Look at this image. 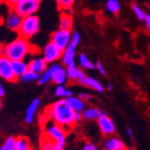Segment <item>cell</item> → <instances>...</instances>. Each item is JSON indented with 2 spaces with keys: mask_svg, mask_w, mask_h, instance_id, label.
Instances as JSON below:
<instances>
[{
  "mask_svg": "<svg viewBox=\"0 0 150 150\" xmlns=\"http://www.w3.org/2000/svg\"><path fill=\"white\" fill-rule=\"evenodd\" d=\"M76 112L67 99H60L47 108V116L50 120L69 131L76 124Z\"/></svg>",
  "mask_w": 150,
  "mask_h": 150,
  "instance_id": "cell-1",
  "label": "cell"
},
{
  "mask_svg": "<svg viewBox=\"0 0 150 150\" xmlns=\"http://www.w3.org/2000/svg\"><path fill=\"white\" fill-rule=\"evenodd\" d=\"M32 45L28 40L19 36L13 42L6 45L5 56L10 60H23V59L32 51Z\"/></svg>",
  "mask_w": 150,
  "mask_h": 150,
  "instance_id": "cell-2",
  "label": "cell"
},
{
  "mask_svg": "<svg viewBox=\"0 0 150 150\" xmlns=\"http://www.w3.org/2000/svg\"><path fill=\"white\" fill-rule=\"evenodd\" d=\"M40 31V20L39 17L35 15L23 17L22 25L18 32L19 36H22L25 39H30L34 36Z\"/></svg>",
  "mask_w": 150,
  "mask_h": 150,
  "instance_id": "cell-3",
  "label": "cell"
},
{
  "mask_svg": "<svg viewBox=\"0 0 150 150\" xmlns=\"http://www.w3.org/2000/svg\"><path fill=\"white\" fill-rule=\"evenodd\" d=\"M44 133L46 135H48L50 138L55 140L57 142V144L65 145L66 131L61 126L55 123L53 120L49 119V120L46 121Z\"/></svg>",
  "mask_w": 150,
  "mask_h": 150,
  "instance_id": "cell-4",
  "label": "cell"
},
{
  "mask_svg": "<svg viewBox=\"0 0 150 150\" xmlns=\"http://www.w3.org/2000/svg\"><path fill=\"white\" fill-rule=\"evenodd\" d=\"M39 6L40 3L35 0H21L13 9L21 16L27 17L29 16H33L38 11Z\"/></svg>",
  "mask_w": 150,
  "mask_h": 150,
  "instance_id": "cell-5",
  "label": "cell"
},
{
  "mask_svg": "<svg viewBox=\"0 0 150 150\" xmlns=\"http://www.w3.org/2000/svg\"><path fill=\"white\" fill-rule=\"evenodd\" d=\"M0 76L8 82H16L18 79L13 69L12 60L6 56H1L0 58Z\"/></svg>",
  "mask_w": 150,
  "mask_h": 150,
  "instance_id": "cell-6",
  "label": "cell"
},
{
  "mask_svg": "<svg viewBox=\"0 0 150 150\" xmlns=\"http://www.w3.org/2000/svg\"><path fill=\"white\" fill-rule=\"evenodd\" d=\"M71 36H72V33H70V31L59 29L51 34L50 42H52L54 44H56L59 48L64 50L70 44Z\"/></svg>",
  "mask_w": 150,
  "mask_h": 150,
  "instance_id": "cell-7",
  "label": "cell"
},
{
  "mask_svg": "<svg viewBox=\"0 0 150 150\" xmlns=\"http://www.w3.org/2000/svg\"><path fill=\"white\" fill-rule=\"evenodd\" d=\"M63 50L52 42L46 44L42 50V57L48 63H53L61 59Z\"/></svg>",
  "mask_w": 150,
  "mask_h": 150,
  "instance_id": "cell-8",
  "label": "cell"
},
{
  "mask_svg": "<svg viewBox=\"0 0 150 150\" xmlns=\"http://www.w3.org/2000/svg\"><path fill=\"white\" fill-rule=\"evenodd\" d=\"M77 83L84 86H88L90 88H93L96 90L97 92H103V86L99 81H97L95 78L87 76L83 70L78 69V74H77Z\"/></svg>",
  "mask_w": 150,
  "mask_h": 150,
  "instance_id": "cell-9",
  "label": "cell"
},
{
  "mask_svg": "<svg viewBox=\"0 0 150 150\" xmlns=\"http://www.w3.org/2000/svg\"><path fill=\"white\" fill-rule=\"evenodd\" d=\"M23 20V16H21L13 9H11V11L8 13V15L5 20V25L8 30L18 33L22 25Z\"/></svg>",
  "mask_w": 150,
  "mask_h": 150,
  "instance_id": "cell-10",
  "label": "cell"
},
{
  "mask_svg": "<svg viewBox=\"0 0 150 150\" xmlns=\"http://www.w3.org/2000/svg\"><path fill=\"white\" fill-rule=\"evenodd\" d=\"M100 130L104 136H111L115 133V125L111 118H109L106 114L103 115L97 120Z\"/></svg>",
  "mask_w": 150,
  "mask_h": 150,
  "instance_id": "cell-11",
  "label": "cell"
},
{
  "mask_svg": "<svg viewBox=\"0 0 150 150\" xmlns=\"http://www.w3.org/2000/svg\"><path fill=\"white\" fill-rule=\"evenodd\" d=\"M29 70L42 75L48 69V62L42 58L33 59L28 62Z\"/></svg>",
  "mask_w": 150,
  "mask_h": 150,
  "instance_id": "cell-12",
  "label": "cell"
},
{
  "mask_svg": "<svg viewBox=\"0 0 150 150\" xmlns=\"http://www.w3.org/2000/svg\"><path fill=\"white\" fill-rule=\"evenodd\" d=\"M67 70L61 66V64L59 63L58 67H56L53 74H52L51 81L53 82V83H55L58 86H59V85H63L67 81Z\"/></svg>",
  "mask_w": 150,
  "mask_h": 150,
  "instance_id": "cell-13",
  "label": "cell"
},
{
  "mask_svg": "<svg viewBox=\"0 0 150 150\" xmlns=\"http://www.w3.org/2000/svg\"><path fill=\"white\" fill-rule=\"evenodd\" d=\"M104 150H127L124 143L117 138H109L103 143Z\"/></svg>",
  "mask_w": 150,
  "mask_h": 150,
  "instance_id": "cell-14",
  "label": "cell"
},
{
  "mask_svg": "<svg viewBox=\"0 0 150 150\" xmlns=\"http://www.w3.org/2000/svg\"><path fill=\"white\" fill-rule=\"evenodd\" d=\"M75 56H76V46L70 43L63 50V54L60 59L64 65L69 66L71 63L75 62Z\"/></svg>",
  "mask_w": 150,
  "mask_h": 150,
  "instance_id": "cell-15",
  "label": "cell"
},
{
  "mask_svg": "<svg viewBox=\"0 0 150 150\" xmlns=\"http://www.w3.org/2000/svg\"><path fill=\"white\" fill-rule=\"evenodd\" d=\"M104 114L105 113L102 110L94 108V107L85 109V110L82 112V116L86 120H98L100 117H102Z\"/></svg>",
  "mask_w": 150,
  "mask_h": 150,
  "instance_id": "cell-16",
  "label": "cell"
},
{
  "mask_svg": "<svg viewBox=\"0 0 150 150\" xmlns=\"http://www.w3.org/2000/svg\"><path fill=\"white\" fill-rule=\"evenodd\" d=\"M13 69L18 78H21L27 71L29 70L28 63H25L23 60H13L12 61Z\"/></svg>",
  "mask_w": 150,
  "mask_h": 150,
  "instance_id": "cell-17",
  "label": "cell"
},
{
  "mask_svg": "<svg viewBox=\"0 0 150 150\" xmlns=\"http://www.w3.org/2000/svg\"><path fill=\"white\" fill-rule=\"evenodd\" d=\"M39 105H40V100L34 99L31 103L29 107L27 108L26 112H25V122L26 123H32L33 122V118H34V114L37 111Z\"/></svg>",
  "mask_w": 150,
  "mask_h": 150,
  "instance_id": "cell-18",
  "label": "cell"
},
{
  "mask_svg": "<svg viewBox=\"0 0 150 150\" xmlns=\"http://www.w3.org/2000/svg\"><path fill=\"white\" fill-rule=\"evenodd\" d=\"M57 142L45 133L40 138V150H56Z\"/></svg>",
  "mask_w": 150,
  "mask_h": 150,
  "instance_id": "cell-19",
  "label": "cell"
},
{
  "mask_svg": "<svg viewBox=\"0 0 150 150\" xmlns=\"http://www.w3.org/2000/svg\"><path fill=\"white\" fill-rule=\"evenodd\" d=\"M67 101L69 103L71 107L75 110L76 112H81L85 110L86 108V103L83 100H81L79 97H74V96H69L66 98Z\"/></svg>",
  "mask_w": 150,
  "mask_h": 150,
  "instance_id": "cell-20",
  "label": "cell"
},
{
  "mask_svg": "<svg viewBox=\"0 0 150 150\" xmlns=\"http://www.w3.org/2000/svg\"><path fill=\"white\" fill-rule=\"evenodd\" d=\"M72 26H73L72 16L67 13H62L59 19V29L71 31Z\"/></svg>",
  "mask_w": 150,
  "mask_h": 150,
  "instance_id": "cell-21",
  "label": "cell"
},
{
  "mask_svg": "<svg viewBox=\"0 0 150 150\" xmlns=\"http://www.w3.org/2000/svg\"><path fill=\"white\" fill-rule=\"evenodd\" d=\"M59 63H55L53 64L52 66H50L49 69L43 73L42 74V76H40V79L38 80V84L40 85V86H43L47 83H49L50 81H51L52 79V74L54 72V70H55V69L58 67Z\"/></svg>",
  "mask_w": 150,
  "mask_h": 150,
  "instance_id": "cell-22",
  "label": "cell"
},
{
  "mask_svg": "<svg viewBox=\"0 0 150 150\" xmlns=\"http://www.w3.org/2000/svg\"><path fill=\"white\" fill-rule=\"evenodd\" d=\"M15 150H32L31 144L25 137H18L16 140Z\"/></svg>",
  "mask_w": 150,
  "mask_h": 150,
  "instance_id": "cell-23",
  "label": "cell"
},
{
  "mask_svg": "<svg viewBox=\"0 0 150 150\" xmlns=\"http://www.w3.org/2000/svg\"><path fill=\"white\" fill-rule=\"evenodd\" d=\"M78 62H79V65L82 69H94L95 67H96V66H95L93 62H91L84 53H81L79 55Z\"/></svg>",
  "mask_w": 150,
  "mask_h": 150,
  "instance_id": "cell-24",
  "label": "cell"
},
{
  "mask_svg": "<svg viewBox=\"0 0 150 150\" xmlns=\"http://www.w3.org/2000/svg\"><path fill=\"white\" fill-rule=\"evenodd\" d=\"M67 78L70 81H77V74H78V67H76V63L73 62L70 65L67 66Z\"/></svg>",
  "mask_w": 150,
  "mask_h": 150,
  "instance_id": "cell-25",
  "label": "cell"
},
{
  "mask_svg": "<svg viewBox=\"0 0 150 150\" xmlns=\"http://www.w3.org/2000/svg\"><path fill=\"white\" fill-rule=\"evenodd\" d=\"M105 6L106 9L113 15H117L120 10V5L118 0H108L105 4Z\"/></svg>",
  "mask_w": 150,
  "mask_h": 150,
  "instance_id": "cell-26",
  "label": "cell"
},
{
  "mask_svg": "<svg viewBox=\"0 0 150 150\" xmlns=\"http://www.w3.org/2000/svg\"><path fill=\"white\" fill-rule=\"evenodd\" d=\"M40 74H37L35 72L28 70L20 79H21L22 82H23V83H30V82L38 81L40 79Z\"/></svg>",
  "mask_w": 150,
  "mask_h": 150,
  "instance_id": "cell-27",
  "label": "cell"
},
{
  "mask_svg": "<svg viewBox=\"0 0 150 150\" xmlns=\"http://www.w3.org/2000/svg\"><path fill=\"white\" fill-rule=\"evenodd\" d=\"M16 140V139H15L13 137L6 138L4 141V143L2 144L1 147H0V150H15Z\"/></svg>",
  "mask_w": 150,
  "mask_h": 150,
  "instance_id": "cell-28",
  "label": "cell"
},
{
  "mask_svg": "<svg viewBox=\"0 0 150 150\" xmlns=\"http://www.w3.org/2000/svg\"><path fill=\"white\" fill-rule=\"evenodd\" d=\"M75 0H56V3L61 10H70L74 5Z\"/></svg>",
  "mask_w": 150,
  "mask_h": 150,
  "instance_id": "cell-29",
  "label": "cell"
},
{
  "mask_svg": "<svg viewBox=\"0 0 150 150\" xmlns=\"http://www.w3.org/2000/svg\"><path fill=\"white\" fill-rule=\"evenodd\" d=\"M132 10L134 12V13L137 16V18L140 21H144L145 17H146V13L143 11V9L137 4H133L132 5Z\"/></svg>",
  "mask_w": 150,
  "mask_h": 150,
  "instance_id": "cell-30",
  "label": "cell"
},
{
  "mask_svg": "<svg viewBox=\"0 0 150 150\" xmlns=\"http://www.w3.org/2000/svg\"><path fill=\"white\" fill-rule=\"evenodd\" d=\"M79 42H80V33H77V32H74L72 33V36H71L70 43H72L73 45H75L76 47L79 44Z\"/></svg>",
  "mask_w": 150,
  "mask_h": 150,
  "instance_id": "cell-31",
  "label": "cell"
},
{
  "mask_svg": "<svg viewBox=\"0 0 150 150\" xmlns=\"http://www.w3.org/2000/svg\"><path fill=\"white\" fill-rule=\"evenodd\" d=\"M66 88L63 85H59L57 86L56 90H55V95L59 97H64L65 95V92H66Z\"/></svg>",
  "mask_w": 150,
  "mask_h": 150,
  "instance_id": "cell-32",
  "label": "cell"
},
{
  "mask_svg": "<svg viewBox=\"0 0 150 150\" xmlns=\"http://www.w3.org/2000/svg\"><path fill=\"white\" fill-rule=\"evenodd\" d=\"M3 1L5 2V4L8 7H10L11 9H13V7H15L21 1V0H3Z\"/></svg>",
  "mask_w": 150,
  "mask_h": 150,
  "instance_id": "cell-33",
  "label": "cell"
},
{
  "mask_svg": "<svg viewBox=\"0 0 150 150\" xmlns=\"http://www.w3.org/2000/svg\"><path fill=\"white\" fill-rule=\"evenodd\" d=\"M82 150H98L96 146L93 143H90V142H87L85 144L84 147L82 148Z\"/></svg>",
  "mask_w": 150,
  "mask_h": 150,
  "instance_id": "cell-34",
  "label": "cell"
},
{
  "mask_svg": "<svg viewBox=\"0 0 150 150\" xmlns=\"http://www.w3.org/2000/svg\"><path fill=\"white\" fill-rule=\"evenodd\" d=\"M95 66H96V69H98V71L100 72V74H102L103 76H105L106 75V72H105V69L103 66L102 65V63L100 61H97L96 64H95Z\"/></svg>",
  "mask_w": 150,
  "mask_h": 150,
  "instance_id": "cell-35",
  "label": "cell"
},
{
  "mask_svg": "<svg viewBox=\"0 0 150 150\" xmlns=\"http://www.w3.org/2000/svg\"><path fill=\"white\" fill-rule=\"evenodd\" d=\"M78 97L81 100H83V101H88V100H90L92 98L91 94H89L87 93H79Z\"/></svg>",
  "mask_w": 150,
  "mask_h": 150,
  "instance_id": "cell-36",
  "label": "cell"
},
{
  "mask_svg": "<svg viewBox=\"0 0 150 150\" xmlns=\"http://www.w3.org/2000/svg\"><path fill=\"white\" fill-rule=\"evenodd\" d=\"M145 23H146V26L148 31H150V13H146V17H145V20H144Z\"/></svg>",
  "mask_w": 150,
  "mask_h": 150,
  "instance_id": "cell-37",
  "label": "cell"
},
{
  "mask_svg": "<svg viewBox=\"0 0 150 150\" xmlns=\"http://www.w3.org/2000/svg\"><path fill=\"white\" fill-rule=\"evenodd\" d=\"M82 118H83V116H82V113H80V112H76V115H75V121H76V123L79 122V121L81 120Z\"/></svg>",
  "mask_w": 150,
  "mask_h": 150,
  "instance_id": "cell-38",
  "label": "cell"
},
{
  "mask_svg": "<svg viewBox=\"0 0 150 150\" xmlns=\"http://www.w3.org/2000/svg\"><path fill=\"white\" fill-rule=\"evenodd\" d=\"M5 94H6V92H5L4 86L1 85V86H0V96H1V98L5 96Z\"/></svg>",
  "mask_w": 150,
  "mask_h": 150,
  "instance_id": "cell-39",
  "label": "cell"
},
{
  "mask_svg": "<svg viewBox=\"0 0 150 150\" xmlns=\"http://www.w3.org/2000/svg\"><path fill=\"white\" fill-rule=\"evenodd\" d=\"M0 52H1V56H5V53H6V45L1 44V47H0Z\"/></svg>",
  "mask_w": 150,
  "mask_h": 150,
  "instance_id": "cell-40",
  "label": "cell"
},
{
  "mask_svg": "<svg viewBox=\"0 0 150 150\" xmlns=\"http://www.w3.org/2000/svg\"><path fill=\"white\" fill-rule=\"evenodd\" d=\"M69 96H72V92L70 90H66L65 92V95H64V97H69Z\"/></svg>",
  "mask_w": 150,
  "mask_h": 150,
  "instance_id": "cell-41",
  "label": "cell"
},
{
  "mask_svg": "<svg viewBox=\"0 0 150 150\" xmlns=\"http://www.w3.org/2000/svg\"><path fill=\"white\" fill-rule=\"evenodd\" d=\"M127 133H128L129 137L130 139H133V132H132V130H131L129 128H128V129H127Z\"/></svg>",
  "mask_w": 150,
  "mask_h": 150,
  "instance_id": "cell-42",
  "label": "cell"
},
{
  "mask_svg": "<svg viewBox=\"0 0 150 150\" xmlns=\"http://www.w3.org/2000/svg\"><path fill=\"white\" fill-rule=\"evenodd\" d=\"M107 89H108V90H112V84H109L108 86H107Z\"/></svg>",
  "mask_w": 150,
  "mask_h": 150,
  "instance_id": "cell-43",
  "label": "cell"
},
{
  "mask_svg": "<svg viewBox=\"0 0 150 150\" xmlns=\"http://www.w3.org/2000/svg\"><path fill=\"white\" fill-rule=\"evenodd\" d=\"M0 107H1V108L3 107V103H2V101H1V102H0Z\"/></svg>",
  "mask_w": 150,
  "mask_h": 150,
  "instance_id": "cell-44",
  "label": "cell"
},
{
  "mask_svg": "<svg viewBox=\"0 0 150 150\" xmlns=\"http://www.w3.org/2000/svg\"><path fill=\"white\" fill-rule=\"evenodd\" d=\"M35 1H37V2H39V3H40V2H42V0H35Z\"/></svg>",
  "mask_w": 150,
  "mask_h": 150,
  "instance_id": "cell-45",
  "label": "cell"
}]
</instances>
